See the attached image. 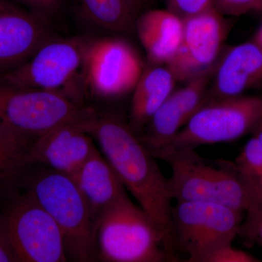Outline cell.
Wrapping results in <instances>:
<instances>
[{"label":"cell","mask_w":262,"mask_h":262,"mask_svg":"<svg viewBox=\"0 0 262 262\" xmlns=\"http://www.w3.org/2000/svg\"><path fill=\"white\" fill-rule=\"evenodd\" d=\"M91 38L53 36L29 61L0 78L16 87L61 93L80 103V89H84V60Z\"/></svg>","instance_id":"8992f818"},{"label":"cell","mask_w":262,"mask_h":262,"mask_svg":"<svg viewBox=\"0 0 262 262\" xmlns=\"http://www.w3.org/2000/svg\"><path fill=\"white\" fill-rule=\"evenodd\" d=\"M27 9L42 15L48 19L56 14L62 0H14Z\"/></svg>","instance_id":"d4e9b609"},{"label":"cell","mask_w":262,"mask_h":262,"mask_svg":"<svg viewBox=\"0 0 262 262\" xmlns=\"http://www.w3.org/2000/svg\"><path fill=\"white\" fill-rule=\"evenodd\" d=\"M261 84L262 50L253 40L241 43L222 51L205 102L242 96Z\"/></svg>","instance_id":"5bb4252c"},{"label":"cell","mask_w":262,"mask_h":262,"mask_svg":"<svg viewBox=\"0 0 262 262\" xmlns=\"http://www.w3.org/2000/svg\"><path fill=\"white\" fill-rule=\"evenodd\" d=\"M261 123V96L242 95L208 100L168 145L153 153L167 150H195L202 145L237 140L253 134Z\"/></svg>","instance_id":"52a82bcc"},{"label":"cell","mask_w":262,"mask_h":262,"mask_svg":"<svg viewBox=\"0 0 262 262\" xmlns=\"http://www.w3.org/2000/svg\"><path fill=\"white\" fill-rule=\"evenodd\" d=\"M261 261L242 250L232 247V244L222 246L206 258L205 262H258Z\"/></svg>","instance_id":"cb8c5ba5"},{"label":"cell","mask_w":262,"mask_h":262,"mask_svg":"<svg viewBox=\"0 0 262 262\" xmlns=\"http://www.w3.org/2000/svg\"><path fill=\"white\" fill-rule=\"evenodd\" d=\"M53 36L50 19L14 0H0V75L24 64Z\"/></svg>","instance_id":"7c38bea8"},{"label":"cell","mask_w":262,"mask_h":262,"mask_svg":"<svg viewBox=\"0 0 262 262\" xmlns=\"http://www.w3.org/2000/svg\"><path fill=\"white\" fill-rule=\"evenodd\" d=\"M36 138L24 135L0 122V205L18 194L32 168L29 150Z\"/></svg>","instance_id":"ac0fdd59"},{"label":"cell","mask_w":262,"mask_h":262,"mask_svg":"<svg viewBox=\"0 0 262 262\" xmlns=\"http://www.w3.org/2000/svg\"><path fill=\"white\" fill-rule=\"evenodd\" d=\"M22 189L32 193L56 222L63 235L68 259L98 260V219L72 177L51 168L37 173L30 168Z\"/></svg>","instance_id":"7a4b0ae2"},{"label":"cell","mask_w":262,"mask_h":262,"mask_svg":"<svg viewBox=\"0 0 262 262\" xmlns=\"http://www.w3.org/2000/svg\"><path fill=\"white\" fill-rule=\"evenodd\" d=\"M152 155L170 165L169 190L177 202H208L243 213L253 206L252 194L234 162L206 159L195 150H167Z\"/></svg>","instance_id":"3957f363"},{"label":"cell","mask_w":262,"mask_h":262,"mask_svg":"<svg viewBox=\"0 0 262 262\" xmlns=\"http://www.w3.org/2000/svg\"><path fill=\"white\" fill-rule=\"evenodd\" d=\"M96 239L100 261H175L154 220L127 195L101 212Z\"/></svg>","instance_id":"277c9868"},{"label":"cell","mask_w":262,"mask_h":262,"mask_svg":"<svg viewBox=\"0 0 262 262\" xmlns=\"http://www.w3.org/2000/svg\"><path fill=\"white\" fill-rule=\"evenodd\" d=\"M244 213L216 203L177 202L172 208L174 250L187 262H205L211 253L232 244Z\"/></svg>","instance_id":"ba28073f"},{"label":"cell","mask_w":262,"mask_h":262,"mask_svg":"<svg viewBox=\"0 0 262 262\" xmlns=\"http://www.w3.org/2000/svg\"><path fill=\"white\" fill-rule=\"evenodd\" d=\"M3 207L0 232L14 261L68 260L59 227L32 193L24 189Z\"/></svg>","instance_id":"5b68a950"},{"label":"cell","mask_w":262,"mask_h":262,"mask_svg":"<svg viewBox=\"0 0 262 262\" xmlns=\"http://www.w3.org/2000/svg\"><path fill=\"white\" fill-rule=\"evenodd\" d=\"M71 177L98 219L104 208L127 195L126 189L116 172L96 147Z\"/></svg>","instance_id":"2e32d148"},{"label":"cell","mask_w":262,"mask_h":262,"mask_svg":"<svg viewBox=\"0 0 262 262\" xmlns=\"http://www.w3.org/2000/svg\"><path fill=\"white\" fill-rule=\"evenodd\" d=\"M147 63L165 65L182 42L184 19L168 9L146 10L138 15L134 24Z\"/></svg>","instance_id":"9a60e30c"},{"label":"cell","mask_w":262,"mask_h":262,"mask_svg":"<svg viewBox=\"0 0 262 262\" xmlns=\"http://www.w3.org/2000/svg\"><path fill=\"white\" fill-rule=\"evenodd\" d=\"M262 0H214L213 7L225 16H239L258 11Z\"/></svg>","instance_id":"603a6c76"},{"label":"cell","mask_w":262,"mask_h":262,"mask_svg":"<svg viewBox=\"0 0 262 262\" xmlns=\"http://www.w3.org/2000/svg\"><path fill=\"white\" fill-rule=\"evenodd\" d=\"M234 163L252 194L248 210L262 207V145L257 136L253 134Z\"/></svg>","instance_id":"ffe728a7"},{"label":"cell","mask_w":262,"mask_h":262,"mask_svg":"<svg viewBox=\"0 0 262 262\" xmlns=\"http://www.w3.org/2000/svg\"><path fill=\"white\" fill-rule=\"evenodd\" d=\"M175 77L165 65H145L133 91L129 125L139 136L157 110L173 92Z\"/></svg>","instance_id":"e0dca14e"},{"label":"cell","mask_w":262,"mask_h":262,"mask_svg":"<svg viewBox=\"0 0 262 262\" xmlns=\"http://www.w3.org/2000/svg\"><path fill=\"white\" fill-rule=\"evenodd\" d=\"M167 9L181 18L198 14L213 7L214 0H165Z\"/></svg>","instance_id":"7402d4cb"},{"label":"cell","mask_w":262,"mask_h":262,"mask_svg":"<svg viewBox=\"0 0 262 262\" xmlns=\"http://www.w3.org/2000/svg\"><path fill=\"white\" fill-rule=\"evenodd\" d=\"M91 110L82 118L57 125L36 138L29 150L31 165L72 177L96 147L84 125Z\"/></svg>","instance_id":"4fadbf2b"},{"label":"cell","mask_w":262,"mask_h":262,"mask_svg":"<svg viewBox=\"0 0 262 262\" xmlns=\"http://www.w3.org/2000/svg\"><path fill=\"white\" fill-rule=\"evenodd\" d=\"M86 130L98 141L101 151L125 189L139 202L163 232L169 252L178 260L172 239V198L166 178L155 158L128 122L115 114L92 110L84 120Z\"/></svg>","instance_id":"6da1fadb"},{"label":"cell","mask_w":262,"mask_h":262,"mask_svg":"<svg viewBox=\"0 0 262 262\" xmlns=\"http://www.w3.org/2000/svg\"><path fill=\"white\" fill-rule=\"evenodd\" d=\"M246 216L239 227L238 236L250 244L256 243L262 247V207L246 212Z\"/></svg>","instance_id":"44dd1931"},{"label":"cell","mask_w":262,"mask_h":262,"mask_svg":"<svg viewBox=\"0 0 262 262\" xmlns=\"http://www.w3.org/2000/svg\"><path fill=\"white\" fill-rule=\"evenodd\" d=\"M184 19L182 42L165 64L177 82H187L216 63L230 24L214 7Z\"/></svg>","instance_id":"8fae6325"},{"label":"cell","mask_w":262,"mask_h":262,"mask_svg":"<svg viewBox=\"0 0 262 262\" xmlns=\"http://www.w3.org/2000/svg\"><path fill=\"white\" fill-rule=\"evenodd\" d=\"M253 134L257 136L262 145V123L260 124L259 126L256 128V130L254 131Z\"/></svg>","instance_id":"f1b7e54d"},{"label":"cell","mask_w":262,"mask_h":262,"mask_svg":"<svg viewBox=\"0 0 262 262\" xmlns=\"http://www.w3.org/2000/svg\"><path fill=\"white\" fill-rule=\"evenodd\" d=\"M144 62L130 42L117 36L92 37L84 64V89L103 98L133 92Z\"/></svg>","instance_id":"30bf717a"},{"label":"cell","mask_w":262,"mask_h":262,"mask_svg":"<svg viewBox=\"0 0 262 262\" xmlns=\"http://www.w3.org/2000/svg\"><path fill=\"white\" fill-rule=\"evenodd\" d=\"M130 8L137 15L147 10L148 8L152 4L154 0H127Z\"/></svg>","instance_id":"484cf974"},{"label":"cell","mask_w":262,"mask_h":262,"mask_svg":"<svg viewBox=\"0 0 262 262\" xmlns=\"http://www.w3.org/2000/svg\"><path fill=\"white\" fill-rule=\"evenodd\" d=\"M14 261V258L12 256L10 250L3 238L0 232V262Z\"/></svg>","instance_id":"4316f807"},{"label":"cell","mask_w":262,"mask_h":262,"mask_svg":"<svg viewBox=\"0 0 262 262\" xmlns=\"http://www.w3.org/2000/svg\"><path fill=\"white\" fill-rule=\"evenodd\" d=\"M252 40L256 43V44H257L258 47L262 50V23L261 25L259 26V27H258L256 34L253 36Z\"/></svg>","instance_id":"83f0119b"},{"label":"cell","mask_w":262,"mask_h":262,"mask_svg":"<svg viewBox=\"0 0 262 262\" xmlns=\"http://www.w3.org/2000/svg\"><path fill=\"white\" fill-rule=\"evenodd\" d=\"M90 110L61 93L16 87L0 78V122L24 135L37 138Z\"/></svg>","instance_id":"9c48e42d"},{"label":"cell","mask_w":262,"mask_h":262,"mask_svg":"<svg viewBox=\"0 0 262 262\" xmlns=\"http://www.w3.org/2000/svg\"><path fill=\"white\" fill-rule=\"evenodd\" d=\"M82 18L95 28L110 33L134 30L137 15L127 0H77Z\"/></svg>","instance_id":"d6986e66"},{"label":"cell","mask_w":262,"mask_h":262,"mask_svg":"<svg viewBox=\"0 0 262 262\" xmlns=\"http://www.w3.org/2000/svg\"><path fill=\"white\" fill-rule=\"evenodd\" d=\"M258 11L262 12V1L261 5H260L259 8H258Z\"/></svg>","instance_id":"f546056e"},{"label":"cell","mask_w":262,"mask_h":262,"mask_svg":"<svg viewBox=\"0 0 262 262\" xmlns=\"http://www.w3.org/2000/svg\"></svg>","instance_id":"4dcf8cb0"}]
</instances>
